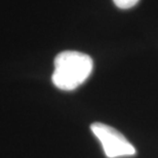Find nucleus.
<instances>
[{
    "mask_svg": "<svg viewBox=\"0 0 158 158\" xmlns=\"http://www.w3.org/2000/svg\"><path fill=\"white\" fill-rule=\"evenodd\" d=\"M115 5L121 9H128L131 8L140 1V0H113Z\"/></svg>",
    "mask_w": 158,
    "mask_h": 158,
    "instance_id": "nucleus-3",
    "label": "nucleus"
},
{
    "mask_svg": "<svg viewBox=\"0 0 158 158\" xmlns=\"http://www.w3.org/2000/svg\"><path fill=\"white\" fill-rule=\"evenodd\" d=\"M90 128L101 142L108 158L132 156L135 154V148L117 129L101 122L93 123Z\"/></svg>",
    "mask_w": 158,
    "mask_h": 158,
    "instance_id": "nucleus-2",
    "label": "nucleus"
},
{
    "mask_svg": "<svg viewBox=\"0 0 158 158\" xmlns=\"http://www.w3.org/2000/svg\"><path fill=\"white\" fill-rule=\"evenodd\" d=\"M93 68L94 63L89 56L80 52L66 50L55 59L52 82L62 90H73L89 77Z\"/></svg>",
    "mask_w": 158,
    "mask_h": 158,
    "instance_id": "nucleus-1",
    "label": "nucleus"
}]
</instances>
